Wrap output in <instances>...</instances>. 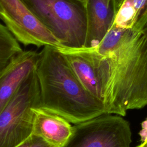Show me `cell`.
Segmentation results:
<instances>
[{
	"instance_id": "cell-10",
	"label": "cell",
	"mask_w": 147,
	"mask_h": 147,
	"mask_svg": "<svg viewBox=\"0 0 147 147\" xmlns=\"http://www.w3.org/2000/svg\"><path fill=\"white\" fill-rule=\"evenodd\" d=\"M57 48L65 57L84 88L94 97L102 102V88L91 63L84 57L69 48L63 47Z\"/></svg>"
},
{
	"instance_id": "cell-9",
	"label": "cell",
	"mask_w": 147,
	"mask_h": 147,
	"mask_svg": "<svg viewBox=\"0 0 147 147\" xmlns=\"http://www.w3.org/2000/svg\"><path fill=\"white\" fill-rule=\"evenodd\" d=\"M33 113L32 133L56 147L62 146L72 133V126L70 123L40 107L34 108Z\"/></svg>"
},
{
	"instance_id": "cell-11",
	"label": "cell",
	"mask_w": 147,
	"mask_h": 147,
	"mask_svg": "<svg viewBox=\"0 0 147 147\" xmlns=\"http://www.w3.org/2000/svg\"><path fill=\"white\" fill-rule=\"evenodd\" d=\"M22 51L19 42L0 22V71Z\"/></svg>"
},
{
	"instance_id": "cell-13",
	"label": "cell",
	"mask_w": 147,
	"mask_h": 147,
	"mask_svg": "<svg viewBox=\"0 0 147 147\" xmlns=\"http://www.w3.org/2000/svg\"><path fill=\"white\" fill-rule=\"evenodd\" d=\"M142 129L140 131L139 134L141 137L142 142L147 140V118L142 123Z\"/></svg>"
},
{
	"instance_id": "cell-7",
	"label": "cell",
	"mask_w": 147,
	"mask_h": 147,
	"mask_svg": "<svg viewBox=\"0 0 147 147\" xmlns=\"http://www.w3.org/2000/svg\"><path fill=\"white\" fill-rule=\"evenodd\" d=\"M40 52L22 51L0 71V113L26 78L36 69Z\"/></svg>"
},
{
	"instance_id": "cell-2",
	"label": "cell",
	"mask_w": 147,
	"mask_h": 147,
	"mask_svg": "<svg viewBox=\"0 0 147 147\" xmlns=\"http://www.w3.org/2000/svg\"><path fill=\"white\" fill-rule=\"evenodd\" d=\"M36 71L40 107L74 124L106 114L103 102L84 88L57 48L49 45L42 48Z\"/></svg>"
},
{
	"instance_id": "cell-8",
	"label": "cell",
	"mask_w": 147,
	"mask_h": 147,
	"mask_svg": "<svg viewBox=\"0 0 147 147\" xmlns=\"http://www.w3.org/2000/svg\"><path fill=\"white\" fill-rule=\"evenodd\" d=\"M85 9L86 38L83 47H93L101 42L113 24V0H87Z\"/></svg>"
},
{
	"instance_id": "cell-3",
	"label": "cell",
	"mask_w": 147,
	"mask_h": 147,
	"mask_svg": "<svg viewBox=\"0 0 147 147\" xmlns=\"http://www.w3.org/2000/svg\"><path fill=\"white\" fill-rule=\"evenodd\" d=\"M64 47H83L86 38L84 5L76 0H22Z\"/></svg>"
},
{
	"instance_id": "cell-4",
	"label": "cell",
	"mask_w": 147,
	"mask_h": 147,
	"mask_svg": "<svg viewBox=\"0 0 147 147\" xmlns=\"http://www.w3.org/2000/svg\"><path fill=\"white\" fill-rule=\"evenodd\" d=\"M39 103L35 69L0 113V147H15L32 133L33 109L39 107Z\"/></svg>"
},
{
	"instance_id": "cell-16",
	"label": "cell",
	"mask_w": 147,
	"mask_h": 147,
	"mask_svg": "<svg viewBox=\"0 0 147 147\" xmlns=\"http://www.w3.org/2000/svg\"><path fill=\"white\" fill-rule=\"evenodd\" d=\"M86 1H87V0H86Z\"/></svg>"
},
{
	"instance_id": "cell-5",
	"label": "cell",
	"mask_w": 147,
	"mask_h": 147,
	"mask_svg": "<svg viewBox=\"0 0 147 147\" xmlns=\"http://www.w3.org/2000/svg\"><path fill=\"white\" fill-rule=\"evenodd\" d=\"M130 123L122 116L105 114L75 124L61 147H130Z\"/></svg>"
},
{
	"instance_id": "cell-6",
	"label": "cell",
	"mask_w": 147,
	"mask_h": 147,
	"mask_svg": "<svg viewBox=\"0 0 147 147\" xmlns=\"http://www.w3.org/2000/svg\"><path fill=\"white\" fill-rule=\"evenodd\" d=\"M0 20L17 41L25 46L63 47L22 0H0Z\"/></svg>"
},
{
	"instance_id": "cell-1",
	"label": "cell",
	"mask_w": 147,
	"mask_h": 147,
	"mask_svg": "<svg viewBox=\"0 0 147 147\" xmlns=\"http://www.w3.org/2000/svg\"><path fill=\"white\" fill-rule=\"evenodd\" d=\"M71 48L92 65L106 113L125 116L147 105V27L138 30L111 26L93 47Z\"/></svg>"
},
{
	"instance_id": "cell-12",
	"label": "cell",
	"mask_w": 147,
	"mask_h": 147,
	"mask_svg": "<svg viewBox=\"0 0 147 147\" xmlns=\"http://www.w3.org/2000/svg\"><path fill=\"white\" fill-rule=\"evenodd\" d=\"M15 147H56L40 136L32 133L26 139Z\"/></svg>"
},
{
	"instance_id": "cell-15",
	"label": "cell",
	"mask_w": 147,
	"mask_h": 147,
	"mask_svg": "<svg viewBox=\"0 0 147 147\" xmlns=\"http://www.w3.org/2000/svg\"><path fill=\"white\" fill-rule=\"evenodd\" d=\"M77 1H79L80 2H81L82 3H83L84 6H85V3H86V0H76Z\"/></svg>"
},
{
	"instance_id": "cell-14",
	"label": "cell",
	"mask_w": 147,
	"mask_h": 147,
	"mask_svg": "<svg viewBox=\"0 0 147 147\" xmlns=\"http://www.w3.org/2000/svg\"><path fill=\"white\" fill-rule=\"evenodd\" d=\"M137 147H147V140L141 142V144H140Z\"/></svg>"
}]
</instances>
